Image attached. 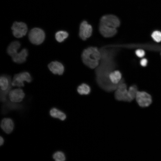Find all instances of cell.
Masks as SVG:
<instances>
[{"label": "cell", "mask_w": 161, "mask_h": 161, "mask_svg": "<svg viewBox=\"0 0 161 161\" xmlns=\"http://www.w3.org/2000/svg\"><path fill=\"white\" fill-rule=\"evenodd\" d=\"M21 47V44L18 41L12 42L8 46L7 52L8 54L12 57L17 53L18 50Z\"/></svg>", "instance_id": "17"}, {"label": "cell", "mask_w": 161, "mask_h": 161, "mask_svg": "<svg viewBox=\"0 0 161 161\" xmlns=\"http://www.w3.org/2000/svg\"><path fill=\"white\" fill-rule=\"evenodd\" d=\"M69 36V34L66 31L61 30L57 32L55 35L56 40L59 43L64 41Z\"/></svg>", "instance_id": "20"}, {"label": "cell", "mask_w": 161, "mask_h": 161, "mask_svg": "<svg viewBox=\"0 0 161 161\" xmlns=\"http://www.w3.org/2000/svg\"><path fill=\"white\" fill-rule=\"evenodd\" d=\"M8 94L10 100L12 102L15 103L21 101L25 95L23 90L20 88L11 90Z\"/></svg>", "instance_id": "11"}, {"label": "cell", "mask_w": 161, "mask_h": 161, "mask_svg": "<svg viewBox=\"0 0 161 161\" xmlns=\"http://www.w3.org/2000/svg\"><path fill=\"white\" fill-rule=\"evenodd\" d=\"M28 37L30 41L32 44L39 45L44 41L45 37V33L42 29L34 28L30 31Z\"/></svg>", "instance_id": "6"}, {"label": "cell", "mask_w": 161, "mask_h": 161, "mask_svg": "<svg viewBox=\"0 0 161 161\" xmlns=\"http://www.w3.org/2000/svg\"><path fill=\"white\" fill-rule=\"evenodd\" d=\"M138 104L145 107L149 106L152 102V98L150 94L144 91H138L135 98Z\"/></svg>", "instance_id": "9"}, {"label": "cell", "mask_w": 161, "mask_h": 161, "mask_svg": "<svg viewBox=\"0 0 161 161\" xmlns=\"http://www.w3.org/2000/svg\"><path fill=\"white\" fill-rule=\"evenodd\" d=\"M153 39L157 42L161 41V32L159 31L156 30L154 31L151 35Z\"/></svg>", "instance_id": "23"}, {"label": "cell", "mask_w": 161, "mask_h": 161, "mask_svg": "<svg viewBox=\"0 0 161 161\" xmlns=\"http://www.w3.org/2000/svg\"><path fill=\"white\" fill-rule=\"evenodd\" d=\"M49 70L55 75H61L64 73V67L63 64L57 61L51 62L48 65Z\"/></svg>", "instance_id": "12"}, {"label": "cell", "mask_w": 161, "mask_h": 161, "mask_svg": "<svg viewBox=\"0 0 161 161\" xmlns=\"http://www.w3.org/2000/svg\"></svg>", "instance_id": "29"}, {"label": "cell", "mask_w": 161, "mask_h": 161, "mask_svg": "<svg viewBox=\"0 0 161 161\" xmlns=\"http://www.w3.org/2000/svg\"><path fill=\"white\" fill-rule=\"evenodd\" d=\"M13 35L17 38H21L25 35L27 31V25L22 22H14L11 27Z\"/></svg>", "instance_id": "10"}, {"label": "cell", "mask_w": 161, "mask_h": 161, "mask_svg": "<svg viewBox=\"0 0 161 161\" xmlns=\"http://www.w3.org/2000/svg\"><path fill=\"white\" fill-rule=\"evenodd\" d=\"M92 31V27L91 25L89 24L86 21H83L80 25L79 36L82 40H86L91 37Z\"/></svg>", "instance_id": "8"}, {"label": "cell", "mask_w": 161, "mask_h": 161, "mask_svg": "<svg viewBox=\"0 0 161 161\" xmlns=\"http://www.w3.org/2000/svg\"><path fill=\"white\" fill-rule=\"evenodd\" d=\"M100 49L95 47H89L84 49L81 55L83 63L88 67L96 69L99 66L101 59Z\"/></svg>", "instance_id": "2"}, {"label": "cell", "mask_w": 161, "mask_h": 161, "mask_svg": "<svg viewBox=\"0 0 161 161\" xmlns=\"http://www.w3.org/2000/svg\"><path fill=\"white\" fill-rule=\"evenodd\" d=\"M53 158L56 161H64L66 159L64 153L61 151H57L52 155Z\"/></svg>", "instance_id": "21"}, {"label": "cell", "mask_w": 161, "mask_h": 161, "mask_svg": "<svg viewBox=\"0 0 161 161\" xmlns=\"http://www.w3.org/2000/svg\"><path fill=\"white\" fill-rule=\"evenodd\" d=\"M0 86V100L2 102H5L7 100V96L12 87V80L10 76L6 74L1 75Z\"/></svg>", "instance_id": "3"}, {"label": "cell", "mask_w": 161, "mask_h": 161, "mask_svg": "<svg viewBox=\"0 0 161 161\" xmlns=\"http://www.w3.org/2000/svg\"><path fill=\"white\" fill-rule=\"evenodd\" d=\"M99 24L117 28L120 26V21L116 16L108 14L104 15L101 18Z\"/></svg>", "instance_id": "7"}, {"label": "cell", "mask_w": 161, "mask_h": 161, "mask_svg": "<svg viewBox=\"0 0 161 161\" xmlns=\"http://www.w3.org/2000/svg\"><path fill=\"white\" fill-rule=\"evenodd\" d=\"M122 75L121 72L117 70H113L111 72L109 76L111 82L113 84H117L122 80Z\"/></svg>", "instance_id": "16"}, {"label": "cell", "mask_w": 161, "mask_h": 161, "mask_svg": "<svg viewBox=\"0 0 161 161\" xmlns=\"http://www.w3.org/2000/svg\"><path fill=\"white\" fill-rule=\"evenodd\" d=\"M49 114L52 117L61 120H65L66 118V115L64 113L55 108H53L50 109Z\"/></svg>", "instance_id": "18"}, {"label": "cell", "mask_w": 161, "mask_h": 161, "mask_svg": "<svg viewBox=\"0 0 161 161\" xmlns=\"http://www.w3.org/2000/svg\"><path fill=\"white\" fill-rule=\"evenodd\" d=\"M138 91L137 87L135 85L131 86L129 88L128 92L131 101L135 98Z\"/></svg>", "instance_id": "22"}, {"label": "cell", "mask_w": 161, "mask_h": 161, "mask_svg": "<svg viewBox=\"0 0 161 161\" xmlns=\"http://www.w3.org/2000/svg\"><path fill=\"white\" fill-rule=\"evenodd\" d=\"M160 55H161V52H160Z\"/></svg>", "instance_id": "28"}, {"label": "cell", "mask_w": 161, "mask_h": 161, "mask_svg": "<svg viewBox=\"0 0 161 161\" xmlns=\"http://www.w3.org/2000/svg\"><path fill=\"white\" fill-rule=\"evenodd\" d=\"M99 29L101 34L104 37L110 38L114 36L117 33L116 28L99 24Z\"/></svg>", "instance_id": "13"}, {"label": "cell", "mask_w": 161, "mask_h": 161, "mask_svg": "<svg viewBox=\"0 0 161 161\" xmlns=\"http://www.w3.org/2000/svg\"><path fill=\"white\" fill-rule=\"evenodd\" d=\"M148 63V61L146 58H142L140 61V64L143 66H145Z\"/></svg>", "instance_id": "26"}, {"label": "cell", "mask_w": 161, "mask_h": 161, "mask_svg": "<svg viewBox=\"0 0 161 161\" xmlns=\"http://www.w3.org/2000/svg\"><path fill=\"white\" fill-rule=\"evenodd\" d=\"M109 48L107 45L100 49L101 59L95 72L97 84L103 89L108 92L115 90L118 84H112L109 78V74L114 70L116 65L114 58L117 51L114 49Z\"/></svg>", "instance_id": "1"}, {"label": "cell", "mask_w": 161, "mask_h": 161, "mask_svg": "<svg viewBox=\"0 0 161 161\" xmlns=\"http://www.w3.org/2000/svg\"><path fill=\"white\" fill-rule=\"evenodd\" d=\"M32 80V78L29 72L23 71L14 75L12 80V85L14 86L23 87L24 85V81L30 83Z\"/></svg>", "instance_id": "4"}, {"label": "cell", "mask_w": 161, "mask_h": 161, "mask_svg": "<svg viewBox=\"0 0 161 161\" xmlns=\"http://www.w3.org/2000/svg\"><path fill=\"white\" fill-rule=\"evenodd\" d=\"M14 123L12 120L9 118H5L1 121V127L4 131L7 134H10L13 131Z\"/></svg>", "instance_id": "14"}, {"label": "cell", "mask_w": 161, "mask_h": 161, "mask_svg": "<svg viewBox=\"0 0 161 161\" xmlns=\"http://www.w3.org/2000/svg\"><path fill=\"white\" fill-rule=\"evenodd\" d=\"M91 88L89 85L83 83L79 85L77 88L78 93L81 95H87L91 92Z\"/></svg>", "instance_id": "19"}, {"label": "cell", "mask_w": 161, "mask_h": 161, "mask_svg": "<svg viewBox=\"0 0 161 161\" xmlns=\"http://www.w3.org/2000/svg\"><path fill=\"white\" fill-rule=\"evenodd\" d=\"M115 98L119 101L130 102L132 101L129 97L127 85L122 79L119 84L114 93Z\"/></svg>", "instance_id": "5"}, {"label": "cell", "mask_w": 161, "mask_h": 161, "mask_svg": "<svg viewBox=\"0 0 161 161\" xmlns=\"http://www.w3.org/2000/svg\"><path fill=\"white\" fill-rule=\"evenodd\" d=\"M15 103H13L9 102H7L5 105L4 106H7L6 108H7L9 109L12 110V109H17L19 108H21V106L19 105V104H17Z\"/></svg>", "instance_id": "24"}, {"label": "cell", "mask_w": 161, "mask_h": 161, "mask_svg": "<svg viewBox=\"0 0 161 161\" xmlns=\"http://www.w3.org/2000/svg\"><path fill=\"white\" fill-rule=\"evenodd\" d=\"M4 140L3 137L0 136V145H2L4 143Z\"/></svg>", "instance_id": "27"}, {"label": "cell", "mask_w": 161, "mask_h": 161, "mask_svg": "<svg viewBox=\"0 0 161 161\" xmlns=\"http://www.w3.org/2000/svg\"><path fill=\"white\" fill-rule=\"evenodd\" d=\"M136 55L139 58H142L145 55V52L144 50L142 49H138L135 51Z\"/></svg>", "instance_id": "25"}, {"label": "cell", "mask_w": 161, "mask_h": 161, "mask_svg": "<svg viewBox=\"0 0 161 161\" xmlns=\"http://www.w3.org/2000/svg\"><path fill=\"white\" fill-rule=\"evenodd\" d=\"M28 55V50L26 48H23L19 52L17 53L11 57L12 59V61L16 63L21 64L26 61Z\"/></svg>", "instance_id": "15"}]
</instances>
